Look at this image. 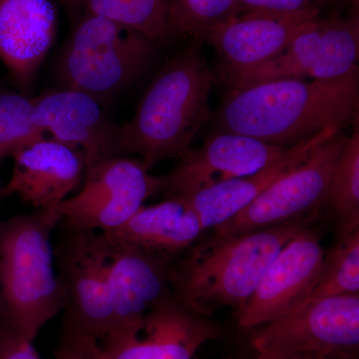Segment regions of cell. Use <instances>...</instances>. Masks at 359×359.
Here are the masks:
<instances>
[{
    "mask_svg": "<svg viewBox=\"0 0 359 359\" xmlns=\"http://www.w3.org/2000/svg\"><path fill=\"white\" fill-rule=\"evenodd\" d=\"M358 66L335 79H283L226 90L214 132L290 148L330 129L358 125Z\"/></svg>",
    "mask_w": 359,
    "mask_h": 359,
    "instance_id": "1",
    "label": "cell"
},
{
    "mask_svg": "<svg viewBox=\"0 0 359 359\" xmlns=\"http://www.w3.org/2000/svg\"><path fill=\"white\" fill-rule=\"evenodd\" d=\"M320 217L316 211L240 235H212L193 245L172 263L175 299L205 318L224 308L235 309L238 316L280 250Z\"/></svg>",
    "mask_w": 359,
    "mask_h": 359,
    "instance_id": "2",
    "label": "cell"
},
{
    "mask_svg": "<svg viewBox=\"0 0 359 359\" xmlns=\"http://www.w3.org/2000/svg\"><path fill=\"white\" fill-rule=\"evenodd\" d=\"M193 39L167 61L153 78L133 117L120 125L123 154L140 158L145 169L162 161L178 160L211 121L209 96L216 74Z\"/></svg>",
    "mask_w": 359,
    "mask_h": 359,
    "instance_id": "3",
    "label": "cell"
},
{
    "mask_svg": "<svg viewBox=\"0 0 359 359\" xmlns=\"http://www.w3.org/2000/svg\"><path fill=\"white\" fill-rule=\"evenodd\" d=\"M58 208L0 222V318L34 341L62 311L51 236Z\"/></svg>",
    "mask_w": 359,
    "mask_h": 359,
    "instance_id": "4",
    "label": "cell"
},
{
    "mask_svg": "<svg viewBox=\"0 0 359 359\" xmlns=\"http://www.w3.org/2000/svg\"><path fill=\"white\" fill-rule=\"evenodd\" d=\"M73 22L57 61L63 88L83 92L104 105L141 74L155 42L112 21L83 13Z\"/></svg>",
    "mask_w": 359,
    "mask_h": 359,
    "instance_id": "5",
    "label": "cell"
},
{
    "mask_svg": "<svg viewBox=\"0 0 359 359\" xmlns=\"http://www.w3.org/2000/svg\"><path fill=\"white\" fill-rule=\"evenodd\" d=\"M257 354L304 359H348L359 346V294L311 299L261 327L250 340Z\"/></svg>",
    "mask_w": 359,
    "mask_h": 359,
    "instance_id": "6",
    "label": "cell"
},
{
    "mask_svg": "<svg viewBox=\"0 0 359 359\" xmlns=\"http://www.w3.org/2000/svg\"><path fill=\"white\" fill-rule=\"evenodd\" d=\"M359 18H316L297 33L287 48L264 65L224 80L226 90L283 79H335L358 67Z\"/></svg>",
    "mask_w": 359,
    "mask_h": 359,
    "instance_id": "7",
    "label": "cell"
},
{
    "mask_svg": "<svg viewBox=\"0 0 359 359\" xmlns=\"http://www.w3.org/2000/svg\"><path fill=\"white\" fill-rule=\"evenodd\" d=\"M53 245L62 297V330L91 335L102 341L115 327L107 273L96 231L59 224Z\"/></svg>",
    "mask_w": 359,
    "mask_h": 359,
    "instance_id": "8",
    "label": "cell"
},
{
    "mask_svg": "<svg viewBox=\"0 0 359 359\" xmlns=\"http://www.w3.org/2000/svg\"><path fill=\"white\" fill-rule=\"evenodd\" d=\"M347 139L348 136L337 131L318 143L297 167L273 182L233 218L212 229V235H240L320 211Z\"/></svg>",
    "mask_w": 359,
    "mask_h": 359,
    "instance_id": "9",
    "label": "cell"
},
{
    "mask_svg": "<svg viewBox=\"0 0 359 359\" xmlns=\"http://www.w3.org/2000/svg\"><path fill=\"white\" fill-rule=\"evenodd\" d=\"M162 179L149 173L140 161L120 157L85 171L81 190L58 207L60 224L78 231H114L160 193Z\"/></svg>",
    "mask_w": 359,
    "mask_h": 359,
    "instance_id": "10",
    "label": "cell"
},
{
    "mask_svg": "<svg viewBox=\"0 0 359 359\" xmlns=\"http://www.w3.org/2000/svg\"><path fill=\"white\" fill-rule=\"evenodd\" d=\"M313 224L297 233L266 269L247 306L238 316L241 327H263L308 304L327 252L320 231Z\"/></svg>",
    "mask_w": 359,
    "mask_h": 359,
    "instance_id": "11",
    "label": "cell"
},
{
    "mask_svg": "<svg viewBox=\"0 0 359 359\" xmlns=\"http://www.w3.org/2000/svg\"><path fill=\"white\" fill-rule=\"evenodd\" d=\"M219 337L216 323L173 295L100 344L109 359H193L201 347Z\"/></svg>",
    "mask_w": 359,
    "mask_h": 359,
    "instance_id": "12",
    "label": "cell"
},
{
    "mask_svg": "<svg viewBox=\"0 0 359 359\" xmlns=\"http://www.w3.org/2000/svg\"><path fill=\"white\" fill-rule=\"evenodd\" d=\"M97 241L114 311L113 334L134 325L149 309L173 297L170 275L176 257L148 252L108 231L97 233Z\"/></svg>",
    "mask_w": 359,
    "mask_h": 359,
    "instance_id": "13",
    "label": "cell"
},
{
    "mask_svg": "<svg viewBox=\"0 0 359 359\" xmlns=\"http://www.w3.org/2000/svg\"><path fill=\"white\" fill-rule=\"evenodd\" d=\"M285 148L252 137L212 132L199 148H191L176 167L161 176L160 192L181 198L222 182L250 176L275 163Z\"/></svg>",
    "mask_w": 359,
    "mask_h": 359,
    "instance_id": "14",
    "label": "cell"
},
{
    "mask_svg": "<svg viewBox=\"0 0 359 359\" xmlns=\"http://www.w3.org/2000/svg\"><path fill=\"white\" fill-rule=\"evenodd\" d=\"M33 99L35 126L80 151L86 169L123 155L120 125L110 119L96 99L68 88L51 90Z\"/></svg>",
    "mask_w": 359,
    "mask_h": 359,
    "instance_id": "15",
    "label": "cell"
},
{
    "mask_svg": "<svg viewBox=\"0 0 359 359\" xmlns=\"http://www.w3.org/2000/svg\"><path fill=\"white\" fill-rule=\"evenodd\" d=\"M320 14L244 13L217 26L202 41L216 49L224 81L276 57Z\"/></svg>",
    "mask_w": 359,
    "mask_h": 359,
    "instance_id": "16",
    "label": "cell"
},
{
    "mask_svg": "<svg viewBox=\"0 0 359 359\" xmlns=\"http://www.w3.org/2000/svg\"><path fill=\"white\" fill-rule=\"evenodd\" d=\"M11 157L13 173L0 190V198L16 196L35 211L56 209L84 179L83 154L45 135Z\"/></svg>",
    "mask_w": 359,
    "mask_h": 359,
    "instance_id": "17",
    "label": "cell"
},
{
    "mask_svg": "<svg viewBox=\"0 0 359 359\" xmlns=\"http://www.w3.org/2000/svg\"><path fill=\"white\" fill-rule=\"evenodd\" d=\"M58 26L55 0H0V61L18 91L34 86Z\"/></svg>",
    "mask_w": 359,
    "mask_h": 359,
    "instance_id": "18",
    "label": "cell"
},
{
    "mask_svg": "<svg viewBox=\"0 0 359 359\" xmlns=\"http://www.w3.org/2000/svg\"><path fill=\"white\" fill-rule=\"evenodd\" d=\"M337 131L341 130H327L309 140L285 149L275 163L257 173L222 182L181 199L187 201L197 212L205 231L212 230L242 211L273 182L306 159L318 143Z\"/></svg>",
    "mask_w": 359,
    "mask_h": 359,
    "instance_id": "19",
    "label": "cell"
},
{
    "mask_svg": "<svg viewBox=\"0 0 359 359\" xmlns=\"http://www.w3.org/2000/svg\"><path fill=\"white\" fill-rule=\"evenodd\" d=\"M205 231L197 212L181 198L143 205L114 231L115 237L163 256L176 257L195 245Z\"/></svg>",
    "mask_w": 359,
    "mask_h": 359,
    "instance_id": "20",
    "label": "cell"
},
{
    "mask_svg": "<svg viewBox=\"0 0 359 359\" xmlns=\"http://www.w3.org/2000/svg\"><path fill=\"white\" fill-rule=\"evenodd\" d=\"M325 207L337 219L340 230L359 228V133L356 125L335 163Z\"/></svg>",
    "mask_w": 359,
    "mask_h": 359,
    "instance_id": "21",
    "label": "cell"
},
{
    "mask_svg": "<svg viewBox=\"0 0 359 359\" xmlns=\"http://www.w3.org/2000/svg\"><path fill=\"white\" fill-rule=\"evenodd\" d=\"M168 39L205 34L243 13L240 0H166Z\"/></svg>",
    "mask_w": 359,
    "mask_h": 359,
    "instance_id": "22",
    "label": "cell"
},
{
    "mask_svg": "<svg viewBox=\"0 0 359 359\" xmlns=\"http://www.w3.org/2000/svg\"><path fill=\"white\" fill-rule=\"evenodd\" d=\"M84 13L128 27L155 43L169 40L166 0H84Z\"/></svg>",
    "mask_w": 359,
    "mask_h": 359,
    "instance_id": "23",
    "label": "cell"
},
{
    "mask_svg": "<svg viewBox=\"0 0 359 359\" xmlns=\"http://www.w3.org/2000/svg\"><path fill=\"white\" fill-rule=\"evenodd\" d=\"M339 233V240L325 252L311 299L359 294V228Z\"/></svg>",
    "mask_w": 359,
    "mask_h": 359,
    "instance_id": "24",
    "label": "cell"
},
{
    "mask_svg": "<svg viewBox=\"0 0 359 359\" xmlns=\"http://www.w3.org/2000/svg\"><path fill=\"white\" fill-rule=\"evenodd\" d=\"M33 101L22 92L0 89V163L44 136L32 122Z\"/></svg>",
    "mask_w": 359,
    "mask_h": 359,
    "instance_id": "25",
    "label": "cell"
},
{
    "mask_svg": "<svg viewBox=\"0 0 359 359\" xmlns=\"http://www.w3.org/2000/svg\"><path fill=\"white\" fill-rule=\"evenodd\" d=\"M325 0H240L244 13L302 14L320 13Z\"/></svg>",
    "mask_w": 359,
    "mask_h": 359,
    "instance_id": "26",
    "label": "cell"
},
{
    "mask_svg": "<svg viewBox=\"0 0 359 359\" xmlns=\"http://www.w3.org/2000/svg\"><path fill=\"white\" fill-rule=\"evenodd\" d=\"M99 344L91 335L62 330L55 359H94Z\"/></svg>",
    "mask_w": 359,
    "mask_h": 359,
    "instance_id": "27",
    "label": "cell"
},
{
    "mask_svg": "<svg viewBox=\"0 0 359 359\" xmlns=\"http://www.w3.org/2000/svg\"><path fill=\"white\" fill-rule=\"evenodd\" d=\"M32 344L0 318V359H41Z\"/></svg>",
    "mask_w": 359,
    "mask_h": 359,
    "instance_id": "28",
    "label": "cell"
},
{
    "mask_svg": "<svg viewBox=\"0 0 359 359\" xmlns=\"http://www.w3.org/2000/svg\"><path fill=\"white\" fill-rule=\"evenodd\" d=\"M55 1L65 8L72 21L84 13V0H55Z\"/></svg>",
    "mask_w": 359,
    "mask_h": 359,
    "instance_id": "29",
    "label": "cell"
},
{
    "mask_svg": "<svg viewBox=\"0 0 359 359\" xmlns=\"http://www.w3.org/2000/svg\"><path fill=\"white\" fill-rule=\"evenodd\" d=\"M94 359H109L107 354H106L105 351H104L101 344H99L98 348H97L95 358H94Z\"/></svg>",
    "mask_w": 359,
    "mask_h": 359,
    "instance_id": "30",
    "label": "cell"
},
{
    "mask_svg": "<svg viewBox=\"0 0 359 359\" xmlns=\"http://www.w3.org/2000/svg\"><path fill=\"white\" fill-rule=\"evenodd\" d=\"M256 359H304V358H280V356L266 355V354H257Z\"/></svg>",
    "mask_w": 359,
    "mask_h": 359,
    "instance_id": "31",
    "label": "cell"
},
{
    "mask_svg": "<svg viewBox=\"0 0 359 359\" xmlns=\"http://www.w3.org/2000/svg\"><path fill=\"white\" fill-rule=\"evenodd\" d=\"M347 1H348L349 4H351V6H353L354 8H358V0H347Z\"/></svg>",
    "mask_w": 359,
    "mask_h": 359,
    "instance_id": "32",
    "label": "cell"
}]
</instances>
